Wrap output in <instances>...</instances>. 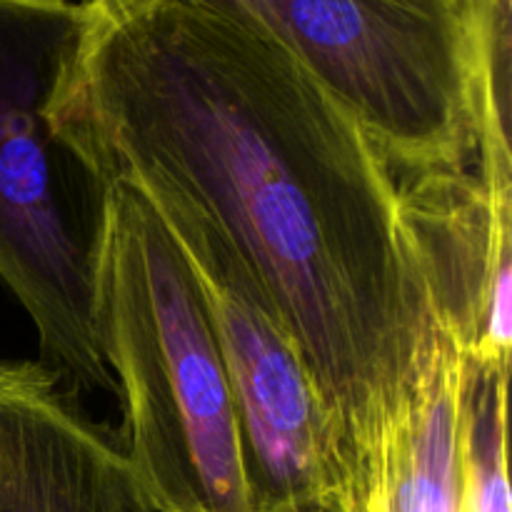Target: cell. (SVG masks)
<instances>
[{
  "mask_svg": "<svg viewBox=\"0 0 512 512\" xmlns=\"http://www.w3.org/2000/svg\"><path fill=\"white\" fill-rule=\"evenodd\" d=\"M48 108L105 185L150 180L243 258L298 345L370 512L433 348L398 178L268 30L210 0H85Z\"/></svg>",
  "mask_w": 512,
  "mask_h": 512,
  "instance_id": "cell-1",
  "label": "cell"
},
{
  "mask_svg": "<svg viewBox=\"0 0 512 512\" xmlns=\"http://www.w3.org/2000/svg\"><path fill=\"white\" fill-rule=\"evenodd\" d=\"M98 345L125 413V460L153 512H250L243 445L188 255L133 183L108 185Z\"/></svg>",
  "mask_w": 512,
  "mask_h": 512,
  "instance_id": "cell-2",
  "label": "cell"
},
{
  "mask_svg": "<svg viewBox=\"0 0 512 512\" xmlns=\"http://www.w3.org/2000/svg\"><path fill=\"white\" fill-rule=\"evenodd\" d=\"M85 30L88 3L0 0V278L73 400L118 393L95 320L108 185L48 118Z\"/></svg>",
  "mask_w": 512,
  "mask_h": 512,
  "instance_id": "cell-3",
  "label": "cell"
},
{
  "mask_svg": "<svg viewBox=\"0 0 512 512\" xmlns=\"http://www.w3.org/2000/svg\"><path fill=\"white\" fill-rule=\"evenodd\" d=\"M268 30L353 115L398 180L475 165L460 0H210Z\"/></svg>",
  "mask_w": 512,
  "mask_h": 512,
  "instance_id": "cell-4",
  "label": "cell"
},
{
  "mask_svg": "<svg viewBox=\"0 0 512 512\" xmlns=\"http://www.w3.org/2000/svg\"><path fill=\"white\" fill-rule=\"evenodd\" d=\"M125 183L155 205L203 288L233 393L250 512H365L318 385L238 250L163 185Z\"/></svg>",
  "mask_w": 512,
  "mask_h": 512,
  "instance_id": "cell-5",
  "label": "cell"
},
{
  "mask_svg": "<svg viewBox=\"0 0 512 512\" xmlns=\"http://www.w3.org/2000/svg\"><path fill=\"white\" fill-rule=\"evenodd\" d=\"M398 205L433 323L475 370L510 375L512 200L493 198L468 165L398 180Z\"/></svg>",
  "mask_w": 512,
  "mask_h": 512,
  "instance_id": "cell-6",
  "label": "cell"
},
{
  "mask_svg": "<svg viewBox=\"0 0 512 512\" xmlns=\"http://www.w3.org/2000/svg\"><path fill=\"white\" fill-rule=\"evenodd\" d=\"M0 512H153L123 450L38 360H0Z\"/></svg>",
  "mask_w": 512,
  "mask_h": 512,
  "instance_id": "cell-7",
  "label": "cell"
},
{
  "mask_svg": "<svg viewBox=\"0 0 512 512\" xmlns=\"http://www.w3.org/2000/svg\"><path fill=\"white\" fill-rule=\"evenodd\" d=\"M470 358L433 323V348L385 450L380 498L388 512H470Z\"/></svg>",
  "mask_w": 512,
  "mask_h": 512,
  "instance_id": "cell-8",
  "label": "cell"
},
{
  "mask_svg": "<svg viewBox=\"0 0 512 512\" xmlns=\"http://www.w3.org/2000/svg\"><path fill=\"white\" fill-rule=\"evenodd\" d=\"M470 50L475 170L493 193H512L510 0H460Z\"/></svg>",
  "mask_w": 512,
  "mask_h": 512,
  "instance_id": "cell-9",
  "label": "cell"
},
{
  "mask_svg": "<svg viewBox=\"0 0 512 512\" xmlns=\"http://www.w3.org/2000/svg\"><path fill=\"white\" fill-rule=\"evenodd\" d=\"M370 512H388L385 510V503H383V498H380V493H375L373 503H370Z\"/></svg>",
  "mask_w": 512,
  "mask_h": 512,
  "instance_id": "cell-10",
  "label": "cell"
}]
</instances>
